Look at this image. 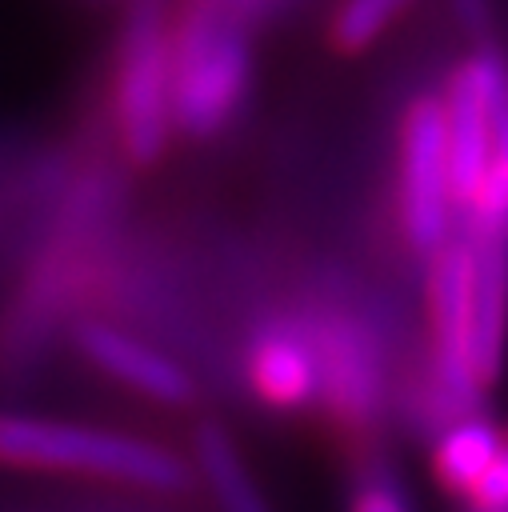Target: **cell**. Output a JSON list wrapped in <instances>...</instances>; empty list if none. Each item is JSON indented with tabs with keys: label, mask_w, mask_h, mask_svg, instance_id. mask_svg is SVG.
Returning a JSON list of instances; mask_svg holds the SVG:
<instances>
[{
	"label": "cell",
	"mask_w": 508,
	"mask_h": 512,
	"mask_svg": "<svg viewBox=\"0 0 508 512\" xmlns=\"http://www.w3.org/2000/svg\"><path fill=\"white\" fill-rule=\"evenodd\" d=\"M504 440H508V428H504Z\"/></svg>",
	"instance_id": "obj_17"
},
{
	"label": "cell",
	"mask_w": 508,
	"mask_h": 512,
	"mask_svg": "<svg viewBox=\"0 0 508 512\" xmlns=\"http://www.w3.org/2000/svg\"><path fill=\"white\" fill-rule=\"evenodd\" d=\"M472 248V368L480 388H496L508 364V224L468 220Z\"/></svg>",
	"instance_id": "obj_7"
},
{
	"label": "cell",
	"mask_w": 508,
	"mask_h": 512,
	"mask_svg": "<svg viewBox=\"0 0 508 512\" xmlns=\"http://www.w3.org/2000/svg\"><path fill=\"white\" fill-rule=\"evenodd\" d=\"M448 12L464 36H472L476 44H492V32H496V4L492 0H448Z\"/></svg>",
	"instance_id": "obj_15"
},
{
	"label": "cell",
	"mask_w": 508,
	"mask_h": 512,
	"mask_svg": "<svg viewBox=\"0 0 508 512\" xmlns=\"http://www.w3.org/2000/svg\"><path fill=\"white\" fill-rule=\"evenodd\" d=\"M0 460L104 476L148 492H184L192 484V464L156 440L32 416H0Z\"/></svg>",
	"instance_id": "obj_2"
},
{
	"label": "cell",
	"mask_w": 508,
	"mask_h": 512,
	"mask_svg": "<svg viewBox=\"0 0 508 512\" xmlns=\"http://www.w3.org/2000/svg\"><path fill=\"white\" fill-rule=\"evenodd\" d=\"M252 92L248 24L192 0L172 32V128L188 140H216L244 112Z\"/></svg>",
	"instance_id": "obj_1"
},
{
	"label": "cell",
	"mask_w": 508,
	"mask_h": 512,
	"mask_svg": "<svg viewBox=\"0 0 508 512\" xmlns=\"http://www.w3.org/2000/svg\"><path fill=\"white\" fill-rule=\"evenodd\" d=\"M244 376L252 396L276 412H304L316 404L320 368L300 312H280L252 328L244 352Z\"/></svg>",
	"instance_id": "obj_6"
},
{
	"label": "cell",
	"mask_w": 508,
	"mask_h": 512,
	"mask_svg": "<svg viewBox=\"0 0 508 512\" xmlns=\"http://www.w3.org/2000/svg\"><path fill=\"white\" fill-rule=\"evenodd\" d=\"M72 336H76L80 352H84L100 372H108L112 380L128 384L132 392H140V396H148V400H156V404L180 408V404H188L192 392H196V388H192V376H188L172 356H164L160 348L136 340L132 332H124V328H116V324L80 320Z\"/></svg>",
	"instance_id": "obj_9"
},
{
	"label": "cell",
	"mask_w": 508,
	"mask_h": 512,
	"mask_svg": "<svg viewBox=\"0 0 508 512\" xmlns=\"http://www.w3.org/2000/svg\"><path fill=\"white\" fill-rule=\"evenodd\" d=\"M192 472L204 480L216 512H272L240 456V444L216 420H200L192 428Z\"/></svg>",
	"instance_id": "obj_10"
},
{
	"label": "cell",
	"mask_w": 508,
	"mask_h": 512,
	"mask_svg": "<svg viewBox=\"0 0 508 512\" xmlns=\"http://www.w3.org/2000/svg\"><path fill=\"white\" fill-rule=\"evenodd\" d=\"M440 100H444V124H448L452 192L464 216L476 204L492 164V124H488V96H484V72H480L476 48L448 72Z\"/></svg>",
	"instance_id": "obj_8"
},
{
	"label": "cell",
	"mask_w": 508,
	"mask_h": 512,
	"mask_svg": "<svg viewBox=\"0 0 508 512\" xmlns=\"http://www.w3.org/2000/svg\"><path fill=\"white\" fill-rule=\"evenodd\" d=\"M348 512H412V504H408V492L400 488V480L376 464L352 484Z\"/></svg>",
	"instance_id": "obj_13"
},
{
	"label": "cell",
	"mask_w": 508,
	"mask_h": 512,
	"mask_svg": "<svg viewBox=\"0 0 508 512\" xmlns=\"http://www.w3.org/2000/svg\"><path fill=\"white\" fill-rule=\"evenodd\" d=\"M504 444H508L504 428L492 416H484V408L448 420L432 440V476H436V484L452 496H464L484 476V468L504 452Z\"/></svg>",
	"instance_id": "obj_11"
},
{
	"label": "cell",
	"mask_w": 508,
	"mask_h": 512,
	"mask_svg": "<svg viewBox=\"0 0 508 512\" xmlns=\"http://www.w3.org/2000/svg\"><path fill=\"white\" fill-rule=\"evenodd\" d=\"M212 4H216V8H224L228 16H236L240 24H248V28H252V24H256V20L276 4V0H212Z\"/></svg>",
	"instance_id": "obj_16"
},
{
	"label": "cell",
	"mask_w": 508,
	"mask_h": 512,
	"mask_svg": "<svg viewBox=\"0 0 508 512\" xmlns=\"http://www.w3.org/2000/svg\"><path fill=\"white\" fill-rule=\"evenodd\" d=\"M116 140L132 164H156L172 140V28L160 0H136L124 16L112 76Z\"/></svg>",
	"instance_id": "obj_4"
},
{
	"label": "cell",
	"mask_w": 508,
	"mask_h": 512,
	"mask_svg": "<svg viewBox=\"0 0 508 512\" xmlns=\"http://www.w3.org/2000/svg\"><path fill=\"white\" fill-rule=\"evenodd\" d=\"M416 0H340L328 16V48L336 56H360L372 44H380Z\"/></svg>",
	"instance_id": "obj_12"
},
{
	"label": "cell",
	"mask_w": 508,
	"mask_h": 512,
	"mask_svg": "<svg viewBox=\"0 0 508 512\" xmlns=\"http://www.w3.org/2000/svg\"><path fill=\"white\" fill-rule=\"evenodd\" d=\"M456 192L448 168V124L440 92H416L396 128V224L416 256L456 236Z\"/></svg>",
	"instance_id": "obj_5"
},
{
	"label": "cell",
	"mask_w": 508,
	"mask_h": 512,
	"mask_svg": "<svg viewBox=\"0 0 508 512\" xmlns=\"http://www.w3.org/2000/svg\"><path fill=\"white\" fill-rule=\"evenodd\" d=\"M464 504L468 512H508V444L484 468V476L464 492Z\"/></svg>",
	"instance_id": "obj_14"
},
{
	"label": "cell",
	"mask_w": 508,
	"mask_h": 512,
	"mask_svg": "<svg viewBox=\"0 0 508 512\" xmlns=\"http://www.w3.org/2000/svg\"><path fill=\"white\" fill-rule=\"evenodd\" d=\"M312 348H316V368H320V396L316 408L348 436H368L388 408V348L376 328L360 308L324 300L300 308Z\"/></svg>",
	"instance_id": "obj_3"
}]
</instances>
